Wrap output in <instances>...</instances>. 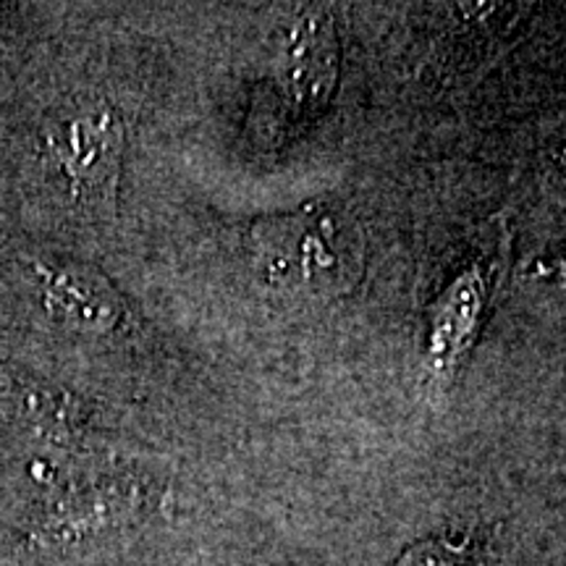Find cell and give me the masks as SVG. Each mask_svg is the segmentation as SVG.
<instances>
[{
  "instance_id": "cell-2",
  "label": "cell",
  "mask_w": 566,
  "mask_h": 566,
  "mask_svg": "<svg viewBox=\"0 0 566 566\" xmlns=\"http://www.w3.org/2000/svg\"><path fill=\"white\" fill-rule=\"evenodd\" d=\"M51 147L59 155L55 160L66 174L71 192L97 197V202L111 200L124 150V129L116 113L105 105L71 113L55 124Z\"/></svg>"
},
{
  "instance_id": "cell-3",
  "label": "cell",
  "mask_w": 566,
  "mask_h": 566,
  "mask_svg": "<svg viewBox=\"0 0 566 566\" xmlns=\"http://www.w3.org/2000/svg\"><path fill=\"white\" fill-rule=\"evenodd\" d=\"M338 40L325 11L307 13L292 34L286 53V90L300 116H317L336 87Z\"/></svg>"
},
{
  "instance_id": "cell-5",
  "label": "cell",
  "mask_w": 566,
  "mask_h": 566,
  "mask_svg": "<svg viewBox=\"0 0 566 566\" xmlns=\"http://www.w3.org/2000/svg\"><path fill=\"white\" fill-rule=\"evenodd\" d=\"M394 566H488V562L472 541L451 543L430 537L407 548Z\"/></svg>"
},
{
  "instance_id": "cell-1",
  "label": "cell",
  "mask_w": 566,
  "mask_h": 566,
  "mask_svg": "<svg viewBox=\"0 0 566 566\" xmlns=\"http://www.w3.org/2000/svg\"><path fill=\"white\" fill-rule=\"evenodd\" d=\"M252 252L271 286L342 294L363 271L359 229L334 210H302L254 223Z\"/></svg>"
},
{
  "instance_id": "cell-4",
  "label": "cell",
  "mask_w": 566,
  "mask_h": 566,
  "mask_svg": "<svg viewBox=\"0 0 566 566\" xmlns=\"http://www.w3.org/2000/svg\"><path fill=\"white\" fill-rule=\"evenodd\" d=\"M480 300H483L480 279L475 273H464L462 279L451 283L449 292L438 302L433 328H430V357L438 365H451L470 344L472 331L478 325Z\"/></svg>"
}]
</instances>
